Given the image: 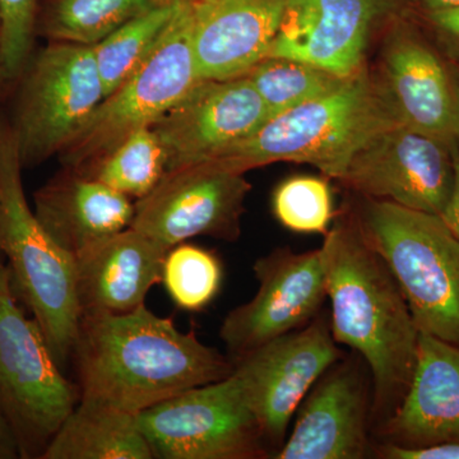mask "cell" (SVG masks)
<instances>
[{
    "instance_id": "6da1fadb",
    "label": "cell",
    "mask_w": 459,
    "mask_h": 459,
    "mask_svg": "<svg viewBox=\"0 0 459 459\" xmlns=\"http://www.w3.org/2000/svg\"><path fill=\"white\" fill-rule=\"evenodd\" d=\"M72 359L80 397L133 415L234 370L232 359L193 329L184 333L146 305L126 314L81 316Z\"/></svg>"
},
{
    "instance_id": "7a4b0ae2",
    "label": "cell",
    "mask_w": 459,
    "mask_h": 459,
    "mask_svg": "<svg viewBox=\"0 0 459 459\" xmlns=\"http://www.w3.org/2000/svg\"><path fill=\"white\" fill-rule=\"evenodd\" d=\"M320 247L332 336L368 362L374 379V411L389 418L415 370L418 325L394 274L365 240L358 221L336 223Z\"/></svg>"
},
{
    "instance_id": "3957f363",
    "label": "cell",
    "mask_w": 459,
    "mask_h": 459,
    "mask_svg": "<svg viewBox=\"0 0 459 459\" xmlns=\"http://www.w3.org/2000/svg\"><path fill=\"white\" fill-rule=\"evenodd\" d=\"M394 123L385 91L362 66L336 90L272 117L210 161L241 174L273 162H298L341 180L355 153Z\"/></svg>"
},
{
    "instance_id": "277c9868",
    "label": "cell",
    "mask_w": 459,
    "mask_h": 459,
    "mask_svg": "<svg viewBox=\"0 0 459 459\" xmlns=\"http://www.w3.org/2000/svg\"><path fill=\"white\" fill-rule=\"evenodd\" d=\"M22 168L13 128L0 124V255L7 259L14 291L63 368L72 359L81 319L75 259L27 204Z\"/></svg>"
},
{
    "instance_id": "5b68a950",
    "label": "cell",
    "mask_w": 459,
    "mask_h": 459,
    "mask_svg": "<svg viewBox=\"0 0 459 459\" xmlns=\"http://www.w3.org/2000/svg\"><path fill=\"white\" fill-rule=\"evenodd\" d=\"M421 333L459 344V241L442 216L365 197L356 220Z\"/></svg>"
},
{
    "instance_id": "8992f818",
    "label": "cell",
    "mask_w": 459,
    "mask_h": 459,
    "mask_svg": "<svg viewBox=\"0 0 459 459\" xmlns=\"http://www.w3.org/2000/svg\"><path fill=\"white\" fill-rule=\"evenodd\" d=\"M78 401L80 388L63 374L36 320L21 309L0 256V407L16 433L21 458L41 459Z\"/></svg>"
},
{
    "instance_id": "52a82bcc",
    "label": "cell",
    "mask_w": 459,
    "mask_h": 459,
    "mask_svg": "<svg viewBox=\"0 0 459 459\" xmlns=\"http://www.w3.org/2000/svg\"><path fill=\"white\" fill-rule=\"evenodd\" d=\"M202 81L192 48L189 0L179 7L147 59L102 100L80 133L60 152L69 170L83 174L128 135L155 124Z\"/></svg>"
},
{
    "instance_id": "ba28073f",
    "label": "cell",
    "mask_w": 459,
    "mask_h": 459,
    "mask_svg": "<svg viewBox=\"0 0 459 459\" xmlns=\"http://www.w3.org/2000/svg\"><path fill=\"white\" fill-rule=\"evenodd\" d=\"M153 458L263 457L264 437L237 377L195 386L137 415Z\"/></svg>"
},
{
    "instance_id": "9c48e42d",
    "label": "cell",
    "mask_w": 459,
    "mask_h": 459,
    "mask_svg": "<svg viewBox=\"0 0 459 459\" xmlns=\"http://www.w3.org/2000/svg\"><path fill=\"white\" fill-rule=\"evenodd\" d=\"M104 99L93 47L60 41L47 48L27 77L12 126L21 164L62 152Z\"/></svg>"
},
{
    "instance_id": "30bf717a",
    "label": "cell",
    "mask_w": 459,
    "mask_h": 459,
    "mask_svg": "<svg viewBox=\"0 0 459 459\" xmlns=\"http://www.w3.org/2000/svg\"><path fill=\"white\" fill-rule=\"evenodd\" d=\"M250 189L244 174L217 162L174 169L138 199L131 228L166 250L195 237L237 241Z\"/></svg>"
},
{
    "instance_id": "8fae6325",
    "label": "cell",
    "mask_w": 459,
    "mask_h": 459,
    "mask_svg": "<svg viewBox=\"0 0 459 459\" xmlns=\"http://www.w3.org/2000/svg\"><path fill=\"white\" fill-rule=\"evenodd\" d=\"M340 358L331 323L316 316L305 327L232 360V374L267 444L282 446L296 411Z\"/></svg>"
},
{
    "instance_id": "7c38bea8",
    "label": "cell",
    "mask_w": 459,
    "mask_h": 459,
    "mask_svg": "<svg viewBox=\"0 0 459 459\" xmlns=\"http://www.w3.org/2000/svg\"><path fill=\"white\" fill-rule=\"evenodd\" d=\"M455 144L394 123L355 153L341 180L364 197L442 216L455 181Z\"/></svg>"
},
{
    "instance_id": "4fadbf2b",
    "label": "cell",
    "mask_w": 459,
    "mask_h": 459,
    "mask_svg": "<svg viewBox=\"0 0 459 459\" xmlns=\"http://www.w3.org/2000/svg\"><path fill=\"white\" fill-rule=\"evenodd\" d=\"M253 272L258 292L232 309L220 328L232 360L309 325L327 298L322 247L304 253L274 250L256 259Z\"/></svg>"
},
{
    "instance_id": "5bb4252c",
    "label": "cell",
    "mask_w": 459,
    "mask_h": 459,
    "mask_svg": "<svg viewBox=\"0 0 459 459\" xmlns=\"http://www.w3.org/2000/svg\"><path fill=\"white\" fill-rule=\"evenodd\" d=\"M272 117L247 75L199 81L151 126L168 155V171L210 161L262 128Z\"/></svg>"
},
{
    "instance_id": "9a60e30c",
    "label": "cell",
    "mask_w": 459,
    "mask_h": 459,
    "mask_svg": "<svg viewBox=\"0 0 459 459\" xmlns=\"http://www.w3.org/2000/svg\"><path fill=\"white\" fill-rule=\"evenodd\" d=\"M394 0H285L267 57H286L341 78L362 68L371 26Z\"/></svg>"
},
{
    "instance_id": "2e32d148",
    "label": "cell",
    "mask_w": 459,
    "mask_h": 459,
    "mask_svg": "<svg viewBox=\"0 0 459 459\" xmlns=\"http://www.w3.org/2000/svg\"><path fill=\"white\" fill-rule=\"evenodd\" d=\"M380 84L398 123L455 144L459 92L442 57L412 27H395L383 54Z\"/></svg>"
},
{
    "instance_id": "e0dca14e",
    "label": "cell",
    "mask_w": 459,
    "mask_h": 459,
    "mask_svg": "<svg viewBox=\"0 0 459 459\" xmlns=\"http://www.w3.org/2000/svg\"><path fill=\"white\" fill-rule=\"evenodd\" d=\"M190 2V0H189ZM285 0H193L192 48L199 78L243 77L270 53Z\"/></svg>"
},
{
    "instance_id": "ac0fdd59",
    "label": "cell",
    "mask_w": 459,
    "mask_h": 459,
    "mask_svg": "<svg viewBox=\"0 0 459 459\" xmlns=\"http://www.w3.org/2000/svg\"><path fill=\"white\" fill-rule=\"evenodd\" d=\"M169 250L138 230L124 229L75 256V292L81 316L126 314L143 307L162 282Z\"/></svg>"
},
{
    "instance_id": "d6986e66",
    "label": "cell",
    "mask_w": 459,
    "mask_h": 459,
    "mask_svg": "<svg viewBox=\"0 0 459 459\" xmlns=\"http://www.w3.org/2000/svg\"><path fill=\"white\" fill-rule=\"evenodd\" d=\"M368 403L349 365L323 376L298 409L291 434L276 459H361L368 453Z\"/></svg>"
},
{
    "instance_id": "ffe728a7",
    "label": "cell",
    "mask_w": 459,
    "mask_h": 459,
    "mask_svg": "<svg viewBox=\"0 0 459 459\" xmlns=\"http://www.w3.org/2000/svg\"><path fill=\"white\" fill-rule=\"evenodd\" d=\"M385 435L401 446L459 443V344L420 332L415 370Z\"/></svg>"
},
{
    "instance_id": "44dd1931",
    "label": "cell",
    "mask_w": 459,
    "mask_h": 459,
    "mask_svg": "<svg viewBox=\"0 0 459 459\" xmlns=\"http://www.w3.org/2000/svg\"><path fill=\"white\" fill-rule=\"evenodd\" d=\"M35 213L50 237L74 258L86 247L129 228L131 198L74 170L35 193Z\"/></svg>"
},
{
    "instance_id": "7402d4cb",
    "label": "cell",
    "mask_w": 459,
    "mask_h": 459,
    "mask_svg": "<svg viewBox=\"0 0 459 459\" xmlns=\"http://www.w3.org/2000/svg\"><path fill=\"white\" fill-rule=\"evenodd\" d=\"M41 459H153L137 415L80 397Z\"/></svg>"
},
{
    "instance_id": "603a6c76",
    "label": "cell",
    "mask_w": 459,
    "mask_h": 459,
    "mask_svg": "<svg viewBox=\"0 0 459 459\" xmlns=\"http://www.w3.org/2000/svg\"><path fill=\"white\" fill-rule=\"evenodd\" d=\"M178 7L179 0L152 5L93 45L105 98L119 89L140 68L170 23Z\"/></svg>"
},
{
    "instance_id": "cb8c5ba5",
    "label": "cell",
    "mask_w": 459,
    "mask_h": 459,
    "mask_svg": "<svg viewBox=\"0 0 459 459\" xmlns=\"http://www.w3.org/2000/svg\"><path fill=\"white\" fill-rule=\"evenodd\" d=\"M166 171L165 148L152 128L146 126L128 135L82 175L138 201L152 192Z\"/></svg>"
},
{
    "instance_id": "d4e9b609",
    "label": "cell",
    "mask_w": 459,
    "mask_h": 459,
    "mask_svg": "<svg viewBox=\"0 0 459 459\" xmlns=\"http://www.w3.org/2000/svg\"><path fill=\"white\" fill-rule=\"evenodd\" d=\"M247 77L261 96L272 117L322 98L347 80L323 71L318 66L286 57H265Z\"/></svg>"
},
{
    "instance_id": "484cf974",
    "label": "cell",
    "mask_w": 459,
    "mask_h": 459,
    "mask_svg": "<svg viewBox=\"0 0 459 459\" xmlns=\"http://www.w3.org/2000/svg\"><path fill=\"white\" fill-rule=\"evenodd\" d=\"M152 5L151 0H59L49 33L59 41L93 47Z\"/></svg>"
},
{
    "instance_id": "4316f807",
    "label": "cell",
    "mask_w": 459,
    "mask_h": 459,
    "mask_svg": "<svg viewBox=\"0 0 459 459\" xmlns=\"http://www.w3.org/2000/svg\"><path fill=\"white\" fill-rule=\"evenodd\" d=\"M222 277L219 256L204 247L181 243L165 256L162 282L174 304L186 312H201L212 303Z\"/></svg>"
},
{
    "instance_id": "83f0119b",
    "label": "cell",
    "mask_w": 459,
    "mask_h": 459,
    "mask_svg": "<svg viewBox=\"0 0 459 459\" xmlns=\"http://www.w3.org/2000/svg\"><path fill=\"white\" fill-rule=\"evenodd\" d=\"M273 213L286 229L303 234H327L333 219L331 188L322 178H289L272 199Z\"/></svg>"
},
{
    "instance_id": "f1b7e54d",
    "label": "cell",
    "mask_w": 459,
    "mask_h": 459,
    "mask_svg": "<svg viewBox=\"0 0 459 459\" xmlns=\"http://www.w3.org/2000/svg\"><path fill=\"white\" fill-rule=\"evenodd\" d=\"M36 0H0V65L8 78L22 71L32 48Z\"/></svg>"
},
{
    "instance_id": "f546056e",
    "label": "cell",
    "mask_w": 459,
    "mask_h": 459,
    "mask_svg": "<svg viewBox=\"0 0 459 459\" xmlns=\"http://www.w3.org/2000/svg\"><path fill=\"white\" fill-rule=\"evenodd\" d=\"M379 455L386 459H459V443L401 446L389 442L380 446Z\"/></svg>"
},
{
    "instance_id": "4dcf8cb0",
    "label": "cell",
    "mask_w": 459,
    "mask_h": 459,
    "mask_svg": "<svg viewBox=\"0 0 459 459\" xmlns=\"http://www.w3.org/2000/svg\"><path fill=\"white\" fill-rule=\"evenodd\" d=\"M424 14L446 47L459 56V7L427 12Z\"/></svg>"
},
{
    "instance_id": "1f68e13d",
    "label": "cell",
    "mask_w": 459,
    "mask_h": 459,
    "mask_svg": "<svg viewBox=\"0 0 459 459\" xmlns=\"http://www.w3.org/2000/svg\"><path fill=\"white\" fill-rule=\"evenodd\" d=\"M453 153H455V181H453L451 197L444 210L442 219L459 241V140L455 142Z\"/></svg>"
},
{
    "instance_id": "d6a6232c",
    "label": "cell",
    "mask_w": 459,
    "mask_h": 459,
    "mask_svg": "<svg viewBox=\"0 0 459 459\" xmlns=\"http://www.w3.org/2000/svg\"><path fill=\"white\" fill-rule=\"evenodd\" d=\"M21 458L16 433L0 407V459Z\"/></svg>"
},
{
    "instance_id": "836d02e7",
    "label": "cell",
    "mask_w": 459,
    "mask_h": 459,
    "mask_svg": "<svg viewBox=\"0 0 459 459\" xmlns=\"http://www.w3.org/2000/svg\"><path fill=\"white\" fill-rule=\"evenodd\" d=\"M411 2L415 3L424 13L440 11V9L459 7V0H411Z\"/></svg>"
},
{
    "instance_id": "e575fe53",
    "label": "cell",
    "mask_w": 459,
    "mask_h": 459,
    "mask_svg": "<svg viewBox=\"0 0 459 459\" xmlns=\"http://www.w3.org/2000/svg\"><path fill=\"white\" fill-rule=\"evenodd\" d=\"M190 2H193V0H190Z\"/></svg>"
},
{
    "instance_id": "d590c367",
    "label": "cell",
    "mask_w": 459,
    "mask_h": 459,
    "mask_svg": "<svg viewBox=\"0 0 459 459\" xmlns=\"http://www.w3.org/2000/svg\"><path fill=\"white\" fill-rule=\"evenodd\" d=\"M458 92H459V87H458Z\"/></svg>"
}]
</instances>
